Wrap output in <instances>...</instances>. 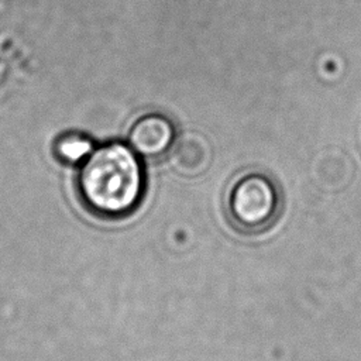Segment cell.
Here are the masks:
<instances>
[{"label": "cell", "instance_id": "3957f363", "mask_svg": "<svg viewBox=\"0 0 361 361\" xmlns=\"http://www.w3.org/2000/svg\"><path fill=\"white\" fill-rule=\"evenodd\" d=\"M176 137L173 121L162 113L151 111L133 121L127 133V144L141 158L159 159L169 154Z\"/></svg>", "mask_w": 361, "mask_h": 361}, {"label": "cell", "instance_id": "7a4b0ae2", "mask_svg": "<svg viewBox=\"0 0 361 361\" xmlns=\"http://www.w3.org/2000/svg\"><path fill=\"white\" fill-rule=\"evenodd\" d=\"M224 204L234 227L244 233H261L276 221L282 195L278 183L268 173L245 171L228 185Z\"/></svg>", "mask_w": 361, "mask_h": 361}, {"label": "cell", "instance_id": "6da1fadb", "mask_svg": "<svg viewBox=\"0 0 361 361\" xmlns=\"http://www.w3.org/2000/svg\"><path fill=\"white\" fill-rule=\"evenodd\" d=\"M76 188L82 204L92 214L107 220L127 217L145 195L142 158L123 141L94 145L80 164Z\"/></svg>", "mask_w": 361, "mask_h": 361}, {"label": "cell", "instance_id": "277c9868", "mask_svg": "<svg viewBox=\"0 0 361 361\" xmlns=\"http://www.w3.org/2000/svg\"><path fill=\"white\" fill-rule=\"evenodd\" d=\"M168 155L172 169L188 178L204 173L212 162L210 144L197 133H186L176 137Z\"/></svg>", "mask_w": 361, "mask_h": 361}, {"label": "cell", "instance_id": "5b68a950", "mask_svg": "<svg viewBox=\"0 0 361 361\" xmlns=\"http://www.w3.org/2000/svg\"><path fill=\"white\" fill-rule=\"evenodd\" d=\"M93 148L94 144L90 137L76 131L65 133L54 142V152L56 158L69 165L82 164Z\"/></svg>", "mask_w": 361, "mask_h": 361}]
</instances>
